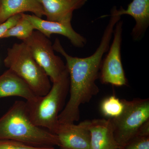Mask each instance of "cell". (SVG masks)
I'll return each mask as SVG.
<instances>
[{
  "label": "cell",
  "instance_id": "obj_11",
  "mask_svg": "<svg viewBox=\"0 0 149 149\" xmlns=\"http://www.w3.org/2000/svg\"><path fill=\"white\" fill-rule=\"evenodd\" d=\"M19 97L30 102L37 96L24 80L10 69L0 75V99Z\"/></svg>",
  "mask_w": 149,
  "mask_h": 149
},
{
  "label": "cell",
  "instance_id": "obj_5",
  "mask_svg": "<svg viewBox=\"0 0 149 149\" xmlns=\"http://www.w3.org/2000/svg\"><path fill=\"white\" fill-rule=\"evenodd\" d=\"M25 43L34 58L53 83L59 79L66 69L60 57L54 52L53 45L49 38L39 31H34Z\"/></svg>",
  "mask_w": 149,
  "mask_h": 149
},
{
  "label": "cell",
  "instance_id": "obj_1",
  "mask_svg": "<svg viewBox=\"0 0 149 149\" xmlns=\"http://www.w3.org/2000/svg\"><path fill=\"white\" fill-rule=\"evenodd\" d=\"M0 140H12L37 147L60 146L56 135L33 123L26 102L22 101H16L0 118Z\"/></svg>",
  "mask_w": 149,
  "mask_h": 149
},
{
  "label": "cell",
  "instance_id": "obj_7",
  "mask_svg": "<svg viewBox=\"0 0 149 149\" xmlns=\"http://www.w3.org/2000/svg\"><path fill=\"white\" fill-rule=\"evenodd\" d=\"M55 134L60 149H91V133L87 120L78 124H60Z\"/></svg>",
  "mask_w": 149,
  "mask_h": 149
},
{
  "label": "cell",
  "instance_id": "obj_19",
  "mask_svg": "<svg viewBox=\"0 0 149 149\" xmlns=\"http://www.w3.org/2000/svg\"><path fill=\"white\" fill-rule=\"evenodd\" d=\"M136 136L149 137V120H147L141 125L138 130Z\"/></svg>",
  "mask_w": 149,
  "mask_h": 149
},
{
  "label": "cell",
  "instance_id": "obj_6",
  "mask_svg": "<svg viewBox=\"0 0 149 149\" xmlns=\"http://www.w3.org/2000/svg\"><path fill=\"white\" fill-rule=\"evenodd\" d=\"M123 24L121 20L115 26L113 40L108 53L102 61L99 77L103 84L123 86L128 84L121 61Z\"/></svg>",
  "mask_w": 149,
  "mask_h": 149
},
{
  "label": "cell",
  "instance_id": "obj_15",
  "mask_svg": "<svg viewBox=\"0 0 149 149\" xmlns=\"http://www.w3.org/2000/svg\"><path fill=\"white\" fill-rule=\"evenodd\" d=\"M124 104L122 100L115 96H111L102 102L100 105L102 113L106 117L113 118L117 117L122 113Z\"/></svg>",
  "mask_w": 149,
  "mask_h": 149
},
{
  "label": "cell",
  "instance_id": "obj_4",
  "mask_svg": "<svg viewBox=\"0 0 149 149\" xmlns=\"http://www.w3.org/2000/svg\"><path fill=\"white\" fill-rule=\"evenodd\" d=\"M122 100L124 104L122 113L111 118L115 139L120 149L136 137L141 125L149 120V99Z\"/></svg>",
  "mask_w": 149,
  "mask_h": 149
},
{
  "label": "cell",
  "instance_id": "obj_14",
  "mask_svg": "<svg viewBox=\"0 0 149 149\" xmlns=\"http://www.w3.org/2000/svg\"><path fill=\"white\" fill-rule=\"evenodd\" d=\"M35 30L32 24L22 14L21 19L13 27H11L4 34L2 38L15 37L22 41L27 40Z\"/></svg>",
  "mask_w": 149,
  "mask_h": 149
},
{
  "label": "cell",
  "instance_id": "obj_10",
  "mask_svg": "<svg viewBox=\"0 0 149 149\" xmlns=\"http://www.w3.org/2000/svg\"><path fill=\"white\" fill-rule=\"evenodd\" d=\"M49 21L71 23L73 11L82 7L87 0H38Z\"/></svg>",
  "mask_w": 149,
  "mask_h": 149
},
{
  "label": "cell",
  "instance_id": "obj_18",
  "mask_svg": "<svg viewBox=\"0 0 149 149\" xmlns=\"http://www.w3.org/2000/svg\"><path fill=\"white\" fill-rule=\"evenodd\" d=\"M22 14H18L11 17L5 21L0 23V39H1L3 35L8 30L17 24L21 19Z\"/></svg>",
  "mask_w": 149,
  "mask_h": 149
},
{
  "label": "cell",
  "instance_id": "obj_17",
  "mask_svg": "<svg viewBox=\"0 0 149 149\" xmlns=\"http://www.w3.org/2000/svg\"><path fill=\"white\" fill-rule=\"evenodd\" d=\"M122 149H149V137L136 136Z\"/></svg>",
  "mask_w": 149,
  "mask_h": 149
},
{
  "label": "cell",
  "instance_id": "obj_12",
  "mask_svg": "<svg viewBox=\"0 0 149 149\" xmlns=\"http://www.w3.org/2000/svg\"><path fill=\"white\" fill-rule=\"evenodd\" d=\"M118 15H128L136 21L131 35L135 41L141 40L149 25V0H133L126 9L122 7L118 9Z\"/></svg>",
  "mask_w": 149,
  "mask_h": 149
},
{
  "label": "cell",
  "instance_id": "obj_9",
  "mask_svg": "<svg viewBox=\"0 0 149 149\" xmlns=\"http://www.w3.org/2000/svg\"><path fill=\"white\" fill-rule=\"evenodd\" d=\"M91 133V149H120L115 139L111 118L87 120Z\"/></svg>",
  "mask_w": 149,
  "mask_h": 149
},
{
  "label": "cell",
  "instance_id": "obj_16",
  "mask_svg": "<svg viewBox=\"0 0 149 149\" xmlns=\"http://www.w3.org/2000/svg\"><path fill=\"white\" fill-rule=\"evenodd\" d=\"M0 149H55V148L34 147L12 140H0Z\"/></svg>",
  "mask_w": 149,
  "mask_h": 149
},
{
  "label": "cell",
  "instance_id": "obj_20",
  "mask_svg": "<svg viewBox=\"0 0 149 149\" xmlns=\"http://www.w3.org/2000/svg\"><path fill=\"white\" fill-rule=\"evenodd\" d=\"M1 0H0V4H1Z\"/></svg>",
  "mask_w": 149,
  "mask_h": 149
},
{
  "label": "cell",
  "instance_id": "obj_2",
  "mask_svg": "<svg viewBox=\"0 0 149 149\" xmlns=\"http://www.w3.org/2000/svg\"><path fill=\"white\" fill-rule=\"evenodd\" d=\"M45 95L38 96L26 102L29 117L35 125L55 134L60 125L58 115L63 109L69 91L70 79L67 69L58 80L52 83Z\"/></svg>",
  "mask_w": 149,
  "mask_h": 149
},
{
  "label": "cell",
  "instance_id": "obj_8",
  "mask_svg": "<svg viewBox=\"0 0 149 149\" xmlns=\"http://www.w3.org/2000/svg\"><path fill=\"white\" fill-rule=\"evenodd\" d=\"M32 24L35 29L50 38L52 34H58L68 38L76 47H83L87 43L85 37L74 31L71 23H61L42 19L35 15L22 13Z\"/></svg>",
  "mask_w": 149,
  "mask_h": 149
},
{
  "label": "cell",
  "instance_id": "obj_3",
  "mask_svg": "<svg viewBox=\"0 0 149 149\" xmlns=\"http://www.w3.org/2000/svg\"><path fill=\"white\" fill-rule=\"evenodd\" d=\"M4 63L24 80L36 95H45L50 90L49 78L23 42L8 49Z\"/></svg>",
  "mask_w": 149,
  "mask_h": 149
},
{
  "label": "cell",
  "instance_id": "obj_13",
  "mask_svg": "<svg viewBox=\"0 0 149 149\" xmlns=\"http://www.w3.org/2000/svg\"><path fill=\"white\" fill-rule=\"evenodd\" d=\"M30 12L41 18L45 15L42 6L38 0H1L0 23L18 14Z\"/></svg>",
  "mask_w": 149,
  "mask_h": 149
}]
</instances>
